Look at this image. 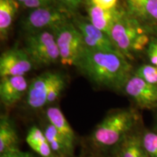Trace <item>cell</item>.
Returning <instances> with one entry per match:
<instances>
[{
  "label": "cell",
  "instance_id": "cell-27",
  "mask_svg": "<svg viewBox=\"0 0 157 157\" xmlns=\"http://www.w3.org/2000/svg\"><path fill=\"white\" fill-rule=\"evenodd\" d=\"M0 157H36L35 155L32 154L31 153L21 151L17 150L14 151H11L5 154H1Z\"/></svg>",
  "mask_w": 157,
  "mask_h": 157
},
{
  "label": "cell",
  "instance_id": "cell-16",
  "mask_svg": "<svg viewBox=\"0 0 157 157\" xmlns=\"http://www.w3.org/2000/svg\"><path fill=\"white\" fill-rule=\"evenodd\" d=\"M44 132L48 139L50 148L56 157H69L74 151V146H71L57 129L50 123L44 127Z\"/></svg>",
  "mask_w": 157,
  "mask_h": 157
},
{
  "label": "cell",
  "instance_id": "cell-26",
  "mask_svg": "<svg viewBox=\"0 0 157 157\" xmlns=\"http://www.w3.org/2000/svg\"><path fill=\"white\" fill-rule=\"evenodd\" d=\"M94 5L103 9H111L118 5V0H91Z\"/></svg>",
  "mask_w": 157,
  "mask_h": 157
},
{
  "label": "cell",
  "instance_id": "cell-5",
  "mask_svg": "<svg viewBox=\"0 0 157 157\" xmlns=\"http://www.w3.org/2000/svg\"><path fill=\"white\" fill-rule=\"evenodd\" d=\"M23 49L33 63L38 66H48L60 61V53L52 30L26 34Z\"/></svg>",
  "mask_w": 157,
  "mask_h": 157
},
{
  "label": "cell",
  "instance_id": "cell-12",
  "mask_svg": "<svg viewBox=\"0 0 157 157\" xmlns=\"http://www.w3.org/2000/svg\"><path fill=\"white\" fill-rule=\"evenodd\" d=\"M29 83L24 76H10L1 77L0 100L7 107L13 106L26 94Z\"/></svg>",
  "mask_w": 157,
  "mask_h": 157
},
{
  "label": "cell",
  "instance_id": "cell-14",
  "mask_svg": "<svg viewBox=\"0 0 157 157\" xmlns=\"http://www.w3.org/2000/svg\"><path fill=\"white\" fill-rule=\"evenodd\" d=\"M19 138L15 125L7 117L0 120V154L19 150Z\"/></svg>",
  "mask_w": 157,
  "mask_h": 157
},
{
  "label": "cell",
  "instance_id": "cell-2",
  "mask_svg": "<svg viewBox=\"0 0 157 157\" xmlns=\"http://www.w3.org/2000/svg\"><path fill=\"white\" fill-rule=\"evenodd\" d=\"M150 34L143 25L122 7L109 36L116 49L128 60H131L133 59V55L141 52L148 46L151 42Z\"/></svg>",
  "mask_w": 157,
  "mask_h": 157
},
{
  "label": "cell",
  "instance_id": "cell-23",
  "mask_svg": "<svg viewBox=\"0 0 157 157\" xmlns=\"http://www.w3.org/2000/svg\"><path fill=\"white\" fill-rule=\"evenodd\" d=\"M16 1L23 8L30 10L42 7V6L57 3L56 0H16Z\"/></svg>",
  "mask_w": 157,
  "mask_h": 157
},
{
  "label": "cell",
  "instance_id": "cell-18",
  "mask_svg": "<svg viewBox=\"0 0 157 157\" xmlns=\"http://www.w3.org/2000/svg\"><path fill=\"white\" fill-rule=\"evenodd\" d=\"M19 3L16 0H0V37L5 41L8 36Z\"/></svg>",
  "mask_w": 157,
  "mask_h": 157
},
{
  "label": "cell",
  "instance_id": "cell-15",
  "mask_svg": "<svg viewBox=\"0 0 157 157\" xmlns=\"http://www.w3.org/2000/svg\"><path fill=\"white\" fill-rule=\"evenodd\" d=\"M46 117L48 122L51 124L71 146H74L75 134L61 110L56 106L48 107L46 111Z\"/></svg>",
  "mask_w": 157,
  "mask_h": 157
},
{
  "label": "cell",
  "instance_id": "cell-1",
  "mask_svg": "<svg viewBox=\"0 0 157 157\" xmlns=\"http://www.w3.org/2000/svg\"><path fill=\"white\" fill-rule=\"evenodd\" d=\"M75 67L92 83L100 87L120 91L132 76V66L118 50L85 48Z\"/></svg>",
  "mask_w": 157,
  "mask_h": 157
},
{
  "label": "cell",
  "instance_id": "cell-11",
  "mask_svg": "<svg viewBox=\"0 0 157 157\" xmlns=\"http://www.w3.org/2000/svg\"><path fill=\"white\" fill-rule=\"evenodd\" d=\"M56 74L57 72L46 71L31 80L26 93V103L29 108L37 110L47 105V98Z\"/></svg>",
  "mask_w": 157,
  "mask_h": 157
},
{
  "label": "cell",
  "instance_id": "cell-9",
  "mask_svg": "<svg viewBox=\"0 0 157 157\" xmlns=\"http://www.w3.org/2000/svg\"><path fill=\"white\" fill-rule=\"evenodd\" d=\"M32 60L24 49L13 47L0 57V76H24L32 69Z\"/></svg>",
  "mask_w": 157,
  "mask_h": 157
},
{
  "label": "cell",
  "instance_id": "cell-3",
  "mask_svg": "<svg viewBox=\"0 0 157 157\" xmlns=\"http://www.w3.org/2000/svg\"><path fill=\"white\" fill-rule=\"evenodd\" d=\"M137 117L130 109H118L102 120L92 134L91 140L95 146L107 148L119 145L132 130Z\"/></svg>",
  "mask_w": 157,
  "mask_h": 157
},
{
  "label": "cell",
  "instance_id": "cell-24",
  "mask_svg": "<svg viewBox=\"0 0 157 157\" xmlns=\"http://www.w3.org/2000/svg\"><path fill=\"white\" fill-rule=\"evenodd\" d=\"M56 2L74 15L76 13L78 7L84 2V0H56Z\"/></svg>",
  "mask_w": 157,
  "mask_h": 157
},
{
  "label": "cell",
  "instance_id": "cell-20",
  "mask_svg": "<svg viewBox=\"0 0 157 157\" xmlns=\"http://www.w3.org/2000/svg\"><path fill=\"white\" fill-rule=\"evenodd\" d=\"M66 86V80L62 74L57 72L56 78L51 84L50 91L47 98V105L53 103L60 97Z\"/></svg>",
  "mask_w": 157,
  "mask_h": 157
},
{
  "label": "cell",
  "instance_id": "cell-6",
  "mask_svg": "<svg viewBox=\"0 0 157 157\" xmlns=\"http://www.w3.org/2000/svg\"><path fill=\"white\" fill-rule=\"evenodd\" d=\"M60 53V62L64 66H75L85 48L79 31L72 20L52 29Z\"/></svg>",
  "mask_w": 157,
  "mask_h": 157
},
{
  "label": "cell",
  "instance_id": "cell-7",
  "mask_svg": "<svg viewBox=\"0 0 157 157\" xmlns=\"http://www.w3.org/2000/svg\"><path fill=\"white\" fill-rule=\"evenodd\" d=\"M72 22L79 31L85 48L93 50H117L108 34L92 24L88 17L76 13Z\"/></svg>",
  "mask_w": 157,
  "mask_h": 157
},
{
  "label": "cell",
  "instance_id": "cell-22",
  "mask_svg": "<svg viewBox=\"0 0 157 157\" xmlns=\"http://www.w3.org/2000/svg\"><path fill=\"white\" fill-rule=\"evenodd\" d=\"M135 74L148 83L157 85V67L154 65H142L136 70Z\"/></svg>",
  "mask_w": 157,
  "mask_h": 157
},
{
  "label": "cell",
  "instance_id": "cell-4",
  "mask_svg": "<svg viewBox=\"0 0 157 157\" xmlns=\"http://www.w3.org/2000/svg\"><path fill=\"white\" fill-rule=\"evenodd\" d=\"M73 15L58 3L31 9L21 21L22 30L26 34L52 30L58 25L70 21Z\"/></svg>",
  "mask_w": 157,
  "mask_h": 157
},
{
  "label": "cell",
  "instance_id": "cell-25",
  "mask_svg": "<svg viewBox=\"0 0 157 157\" xmlns=\"http://www.w3.org/2000/svg\"><path fill=\"white\" fill-rule=\"evenodd\" d=\"M147 55L151 64L157 67V38L151 40L147 48Z\"/></svg>",
  "mask_w": 157,
  "mask_h": 157
},
{
  "label": "cell",
  "instance_id": "cell-21",
  "mask_svg": "<svg viewBox=\"0 0 157 157\" xmlns=\"http://www.w3.org/2000/svg\"><path fill=\"white\" fill-rule=\"evenodd\" d=\"M141 138L148 157H157V133L147 131Z\"/></svg>",
  "mask_w": 157,
  "mask_h": 157
},
{
  "label": "cell",
  "instance_id": "cell-28",
  "mask_svg": "<svg viewBox=\"0 0 157 157\" xmlns=\"http://www.w3.org/2000/svg\"><path fill=\"white\" fill-rule=\"evenodd\" d=\"M156 125L157 128V108H156Z\"/></svg>",
  "mask_w": 157,
  "mask_h": 157
},
{
  "label": "cell",
  "instance_id": "cell-8",
  "mask_svg": "<svg viewBox=\"0 0 157 157\" xmlns=\"http://www.w3.org/2000/svg\"><path fill=\"white\" fill-rule=\"evenodd\" d=\"M124 92L141 109L157 108V85L148 83L134 74L124 87Z\"/></svg>",
  "mask_w": 157,
  "mask_h": 157
},
{
  "label": "cell",
  "instance_id": "cell-19",
  "mask_svg": "<svg viewBox=\"0 0 157 157\" xmlns=\"http://www.w3.org/2000/svg\"><path fill=\"white\" fill-rule=\"evenodd\" d=\"M120 157H148L142 138L136 135H129L119 144Z\"/></svg>",
  "mask_w": 157,
  "mask_h": 157
},
{
  "label": "cell",
  "instance_id": "cell-17",
  "mask_svg": "<svg viewBox=\"0 0 157 157\" xmlns=\"http://www.w3.org/2000/svg\"><path fill=\"white\" fill-rule=\"evenodd\" d=\"M25 141L29 146L40 157H56L44 132L38 127L33 126L29 129Z\"/></svg>",
  "mask_w": 157,
  "mask_h": 157
},
{
  "label": "cell",
  "instance_id": "cell-10",
  "mask_svg": "<svg viewBox=\"0 0 157 157\" xmlns=\"http://www.w3.org/2000/svg\"><path fill=\"white\" fill-rule=\"evenodd\" d=\"M127 13L151 34L157 32V0H124Z\"/></svg>",
  "mask_w": 157,
  "mask_h": 157
},
{
  "label": "cell",
  "instance_id": "cell-13",
  "mask_svg": "<svg viewBox=\"0 0 157 157\" xmlns=\"http://www.w3.org/2000/svg\"><path fill=\"white\" fill-rule=\"evenodd\" d=\"M88 18L96 28L109 35L111 27L121 11L122 7L119 4L111 9H103L98 7L91 0H84Z\"/></svg>",
  "mask_w": 157,
  "mask_h": 157
}]
</instances>
